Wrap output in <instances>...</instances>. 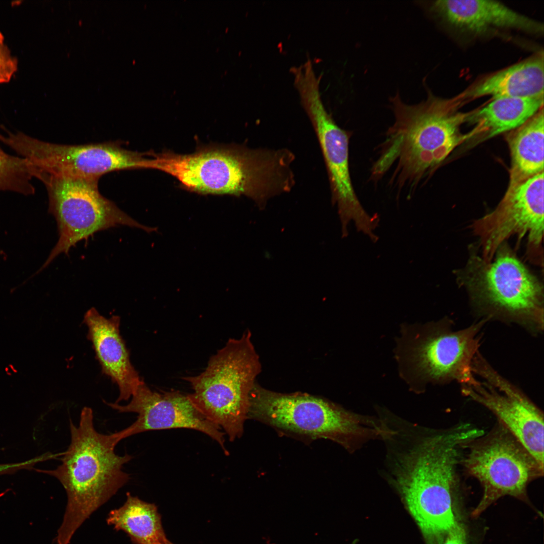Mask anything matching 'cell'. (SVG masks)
Segmentation results:
<instances>
[{
    "instance_id": "cell-1",
    "label": "cell",
    "mask_w": 544,
    "mask_h": 544,
    "mask_svg": "<svg viewBox=\"0 0 544 544\" xmlns=\"http://www.w3.org/2000/svg\"><path fill=\"white\" fill-rule=\"evenodd\" d=\"M465 442L456 430L428 429L405 437L386 452V480L428 544H442L457 521L453 501Z\"/></svg>"
},
{
    "instance_id": "cell-2",
    "label": "cell",
    "mask_w": 544,
    "mask_h": 544,
    "mask_svg": "<svg viewBox=\"0 0 544 544\" xmlns=\"http://www.w3.org/2000/svg\"><path fill=\"white\" fill-rule=\"evenodd\" d=\"M393 124L378 147L370 178L381 179L390 169V186L411 195L459 145L470 138L460 127L469 112L460 111L456 97L444 99L429 93L426 100L410 105L397 94L390 99Z\"/></svg>"
},
{
    "instance_id": "cell-3",
    "label": "cell",
    "mask_w": 544,
    "mask_h": 544,
    "mask_svg": "<svg viewBox=\"0 0 544 544\" xmlns=\"http://www.w3.org/2000/svg\"><path fill=\"white\" fill-rule=\"evenodd\" d=\"M295 158L285 148L208 146L189 154L150 152L148 169L170 174L190 191L244 195L263 209L269 199L294 187Z\"/></svg>"
},
{
    "instance_id": "cell-4",
    "label": "cell",
    "mask_w": 544,
    "mask_h": 544,
    "mask_svg": "<svg viewBox=\"0 0 544 544\" xmlns=\"http://www.w3.org/2000/svg\"><path fill=\"white\" fill-rule=\"evenodd\" d=\"M70 424L71 443L62 453L61 464L54 469L37 470L56 478L67 494L57 544H69L83 523L128 482L122 467L133 457L115 453L118 442L112 434L96 430L90 407L82 410L78 426L71 420Z\"/></svg>"
},
{
    "instance_id": "cell-5",
    "label": "cell",
    "mask_w": 544,
    "mask_h": 544,
    "mask_svg": "<svg viewBox=\"0 0 544 544\" xmlns=\"http://www.w3.org/2000/svg\"><path fill=\"white\" fill-rule=\"evenodd\" d=\"M312 438H324L354 452L385 433L378 417L360 415L323 399L303 394H283L254 386L248 418Z\"/></svg>"
},
{
    "instance_id": "cell-6",
    "label": "cell",
    "mask_w": 544,
    "mask_h": 544,
    "mask_svg": "<svg viewBox=\"0 0 544 544\" xmlns=\"http://www.w3.org/2000/svg\"><path fill=\"white\" fill-rule=\"evenodd\" d=\"M260 368L251 333L247 331L239 338L229 339L200 374L184 378L193 390L187 395L190 401L231 441L242 435L250 394Z\"/></svg>"
},
{
    "instance_id": "cell-7",
    "label": "cell",
    "mask_w": 544,
    "mask_h": 544,
    "mask_svg": "<svg viewBox=\"0 0 544 544\" xmlns=\"http://www.w3.org/2000/svg\"><path fill=\"white\" fill-rule=\"evenodd\" d=\"M488 321L480 319L455 329L447 318L412 327L398 343L397 356L408 379L423 386L456 381L468 384L476 378L473 360L479 352L482 328Z\"/></svg>"
},
{
    "instance_id": "cell-8",
    "label": "cell",
    "mask_w": 544,
    "mask_h": 544,
    "mask_svg": "<svg viewBox=\"0 0 544 544\" xmlns=\"http://www.w3.org/2000/svg\"><path fill=\"white\" fill-rule=\"evenodd\" d=\"M49 198L48 211L54 217L58 240L36 276L59 254H68L71 247L95 233L119 226L141 229L147 232L157 228L139 223L103 196L98 178L43 175Z\"/></svg>"
},
{
    "instance_id": "cell-9",
    "label": "cell",
    "mask_w": 544,
    "mask_h": 544,
    "mask_svg": "<svg viewBox=\"0 0 544 544\" xmlns=\"http://www.w3.org/2000/svg\"><path fill=\"white\" fill-rule=\"evenodd\" d=\"M464 449L460 464L483 489L472 512L474 517L505 496L527 502L528 484L543 474V466L499 422L487 434L467 443Z\"/></svg>"
},
{
    "instance_id": "cell-10",
    "label": "cell",
    "mask_w": 544,
    "mask_h": 544,
    "mask_svg": "<svg viewBox=\"0 0 544 544\" xmlns=\"http://www.w3.org/2000/svg\"><path fill=\"white\" fill-rule=\"evenodd\" d=\"M485 263L475 280L474 300L481 319L516 324L532 334L542 332L543 291L536 279L507 250Z\"/></svg>"
},
{
    "instance_id": "cell-11",
    "label": "cell",
    "mask_w": 544,
    "mask_h": 544,
    "mask_svg": "<svg viewBox=\"0 0 544 544\" xmlns=\"http://www.w3.org/2000/svg\"><path fill=\"white\" fill-rule=\"evenodd\" d=\"M10 146L28 159L35 177L43 175L100 177L114 171L145 169L147 152L125 149L120 143L62 145L14 134Z\"/></svg>"
},
{
    "instance_id": "cell-12",
    "label": "cell",
    "mask_w": 544,
    "mask_h": 544,
    "mask_svg": "<svg viewBox=\"0 0 544 544\" xmlns=\"http://www.w3.org/2000/svg\"><path fill=\"white\" fill-rule=\"evenodd\" d=\"M472 370L475 379L461 385L463 395L490 411L543 466V414L524 392L496 371L479 352Z\"/></svg>"
},
{
    "instance_id": "cell-13",
    "label": "cell",
    "mask_w": 544,
    "mask_h": 544,
    "mask_svg": "<svg viewBox=\"0 0 544 544\" xmlns=\"http://www.w3.org/2000/svg\"><path fill=\"white\" fill-rule=\"evenodd\" d=\"M543 173L508 187L495 209L474 222L485 261L492 260L503 242L514 235L526 237L530 250H539L543 233Z\"/></svg>"
},
{
    "instance_id": "cell-14",
    "label": "cell",
    "mask_w": 544,
    "mask_h": 544,
    "mask_svg": "<svg viewBox=\"0 0 544 544\" xmlns=\"http://www.w3.org/2000/svg\"><path fill=\"white\" fill-rule=\"evenodd\" d=\"M107 405L119 413H135L136 421L129 427L112 435L118 443L131 435L152 430L187 428L202 432L215 440L225 454L224 433L221 428L203 416L191 403L187 395L177 391L157 392L144 381L138 386L129 403Z\"/></svg>"
},
{
    "instance_id": "cell-15",
    "label": "cell",
    "mask_w": 544,
    "mask_h": 544,
    "mask_svg": "<svg viewBox=\"0 0 544 544\" xmlns=\"http://www.w3.org/2000/svg\"><path fill=\"white\" fill-rule=\"evenodd\" d=\"M302 105L316 134L328 176L332 205L343 215L354 214L361 207L352 184L349 147L351 133L340 127L326 111L319 83L309 81L298 89Z\"/></svg>"
},
{
    "instance_id": "cell-16",
    "label": "cell",
    "mask_w": 544,
    "mask_h": 544,
    "mask_svg": "<svg viewBox=\"0 0 544 544\" xmlns=\"http://www.w3.org/2000/svg\"><path fill=\"white\" fill-rule=\"evenodd\" d=\"M432 11L445 23L459 31L484 35L498 30H515L540 35L541 22L493 0H439Z\"/></svg>"
},
{
    "instance_id": "cell-17",
    "label": "cell",
    "mask_w": 544,
    "mask_h": 544,
    "mask_svg": "<svg viewBox=\"0 0 544 544\" xmlns=\"http://www.w3.org/2000/svg\"><path fill=\"white\" fill-rule=\"evenodd\" d=\"M84 322L102 372L118 387L119 394L115 402L127 400L143 380L132 366L120 334V317L106 318L92 307L85 313Z\"/></svg>"
},
{
    "instance_id": "cell-18",
    "label": "cell",
    "mask_w": 544,
    "mask_h": 544,
    "mask_svg": "<svg viewBox=\"0 0 544 544\" xmlns=\"http://www.w3.org/2000/svg\"><path fill=\"white\" fill-rule=\"evenodd\" d=\"M544 60L539 52L522 61L488 75L456 97L462 103L490 96L533 98L543 96Z\"/></svg>"
},
{
    "instance_id": "cell-19",
    "label": "cell",
    "mask_w": 544,
    "mask_h": 544,
    "mask_svg": "<svg viewBox=\"0 0 544 544\" xmlns=\"http://www.w3.org/2000/svg\"><path fill=\"white\" fill-rule=\"evenodd\" d=\"M543 108V96L493 99L469 112L466 121L474 125L469 141L480 143L518 128Z\"/></svg>"
},
{
    "instance_id": "cell-20",
    "label": "cell",
    "mask_w": 544,
    "mask_h": 544,
    "mask_svg": "<svg viewBox=\"0 0 544 544\" xmlns=\"http://www.w3.org/2000/svg\"><path fill=\"white\" fill-rule=\"evenodd\" d=\"M543 108L507 137L511 165V187L543 172Z\"/></svg>"
},
{
    "instance_id": "cell-21",
    "label": "cell",
    "mask_w": 544,
    "mask_h": 544,
    "mask_svg": "<svg viewBox=\"0 0 544 544\" xmlns=\"http://www.w3.org/2000/svg\"><path fill=\"white\" fill-rule=\"evenodd\" d=\"M116 531L122 530L133 544H170L166 537L157 506L129 492L120 507L110 511L106 519Z\"/></svg>"
},
{
    "instance_id": "cell-22",
    "label": "cell",
    "mask_w": 544,
    "mask_h": 544,
    "mask_svg": "<svg viewBox=\"0 0 544 544\" xmlns=\"http://www.w3.org/2000/svg\"><path fill=\"white\" fill-rule=\"evenodd\" d=\"M33 177V168L28 159L0 151V191L32 194L34 190L30 183Z\"/></svg>"
},
{
    "instance_id": "cell-23",
    "label": "cell",
    "mask_w": 544,
    "mask_h": 544,
    "mask_svg": "<svg viewBox=\"0 0 544 544\" xmlns=\"http://www.w3.org/2000/svg\"><path fill=\"white\" fill-rule=\"evenodd\" d=\"M17 69V61L4 44L0 33V83L8 82Z\"/></svg>"
},
{
    "instance_id": "cell-24",
    "label": "cell",
    "mask_w": 544,
    "mask_h": 544,
    "mask_svg": "<svg viewBox=\"0 0 544 544\" xmlns=\"http://www.w3.org/2000/svg\"><path fill=\"white\" fill-rule=\"evenodd\" d=\"M466 534L463 525L457 521L449 531L442 544H467Z\"/></svg>"
},
{
    "instance_id": "cell-25",
    "label": "cell",
    "mask_w": 544,
    "mask_h": 544,
    "mask_svg": "<svg viewBox=\"0 0 544 544\" xmlns=\"http://www.w3.org/2000/svg\"><path fill=\"white\" fill-rule=\"evenodd\" d=\"M36 462V459L34 458L19 463L0 464V475L14 472L21 469L31 467Z\"/></svg>"
},
{
    "instance_id": "cell-26",
    "label": "cell",
    "mask_w": 544,
    "mask_h": 544,
    "mask_svg": "<svg viewBox=\"0 0 544 544\" xmlns=\"http://www.w3.org/2000/svg\"><path fill=\"white\" fill-rule=\"evenodd\" d=\"M170 544H173V543H172V542H171V543H170Z\"/></svg>"
}]
</instances>
